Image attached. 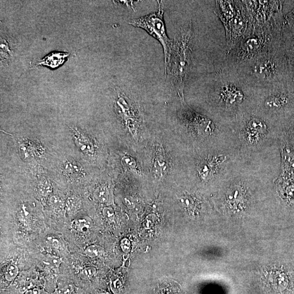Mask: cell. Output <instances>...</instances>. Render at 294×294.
Segmentation results:
<instances>
[{
    "mask_svg": "<svg viewBox=\"0 0 294 294\" xmlns=\"http://www.w3.org/2000/svg\"><path fill=\"white\" fill-rule=\"evenodd\" d=\"M232 69L253 90L286 83V63L281 47L259 54Z\"/></svg>",
    "mask_w": 294,
    "mask_h": 294,
    "instance_id": "6da1fadb",
    "label": "cell"
},
{
    "mask_svg": "<svg viewBox=\"0 0 294 294\" xmlns=\"http://www.w3.org/2000/svg\"><path fill=\"white\" fill-rule=\"evenodd\" d=\"M213 76L209 98L216 107L236 112L238 117L250 111L254 90L240 79L235 70L225 67Z\"/></svg>",
    "mask_w": 294,
    "mask_h": 294,
    "instance_id": "7a4b0ae2",
    "label": "cell"
},
{
    "mask_svg": "<svg viewBox=\"0 0 294 294\" xmlns=\"http://www.w3.org/2000/svg\"><path fill=\"white\" fill-rule=\"evenodd\" d=\"M278 27L254 28L249 23L244 37L228 54L226 67L235 68L259 54L281 47Z\"/></svg>",
    "mask_w": 294,
    "mask_h": 294,
    "instance_id": "3957f363",
    "label": "cell"
},
{
    "mask_svg": "<svg viewBox=\"0 0 294 294\" xmlns=\"http://www.w3.org/2000/svg\"><path fill=\"white\" fill-rule=\"evenodd\" d=\"M194 30L192 22L177 34L172 46L169 62L165 69L170 76L181 101H185L184 90L193 59Z\"/></svg>",
    "mask_w": 294,
    "mask_h": 294,
    "instance_id": "277c9868",
    "label": "cell"
},
{
    "mask_svg": "<svg viewBox=\"0 0 294 294\" xmlns=\"http://www.w3.org/2000/svg\"><path fill=\"white\" fill-rule=\"evenodd\" d=\"M294 103V92L287 83L254 90L250 111L266 121L287 114Z\"/></svg>",
    "mask_w": 294,
    "mask_h": 294,
    "instance_id": "5b68a950",
    "label": "cell"
},
{
    "mask_svg": "<svg viewBox=\"0 0 294 294\" xmlns=\"http://www.w3.org/2000/svg\"><path fill=\"white\" fill-rule=\"evenodd\" d=\"M157 11L133 19L130 24L133 27L141 28L148 32L151 36L157 39L163 48L165 58V69L167 68L170 58L172 40L168 37L163 20L165 11L162 2L158 1Z\"/></svg>",
    "mask_w": 294,
    "mask_h": 294,
    "instance_id": "8992f818",
    "label": "cell"
},
{
    "mask_svg": "<svg viewBox=\"0 0 294 294\" xmlns=\"http://www.w3.org/2000/svg\"><path fill=\"white\" fill-rule=\"evenodd\" d=\"M249 22L254 28H265L278 24L279 3L267 1H244Z\"/></svg>",
    "mask_w": 294,
    "mask_h": 294,
    "instance_id": "52a82bcc",
    "label": "cell"
},
{
    "mask_svg": "<svg viewBox=\"0 0 294 294\" xmlns=\"http://www.w3.org/2000/svg\"><path fill=\"white\" fill-rule=\"evenodd\" d=\"M124 123L130 133L133 135L135 142L139 140V135L145 136L144 117L138 106L131 99L120 97L117 101Z\"/></svg>",
    "mask_w": 294,
    "mask_h": 294,
    "instance_id": "ba28073f",
    "label": "cell"
},
{
    "mask_svg": "<svg viewBox=\"0 0 294 294\" xmlns=\"http://www.w3.org/2000/svg\"><path fill=\"white\" fill-rule=\"evenodd\" d=\"M236 15L227 23L223 25L226 30L227 55L244 37L249 24L244 1H236Z\"/></svg>",
    "mask_w": 294,
    "mask_h": 294,
    "instance_id": "9c48e42d",
    "label": "cell"
},
{
    "mask_svg": "<svg viewBox=\"0 0 294 294\" xmlns=\"http://www.w3.org/2000/svg\"><path fill=\"white\" fill-rule=\"evenodd\" d=\"M71 129L74 141L77 148L89 157H96L99 149L97 141L91 136L78 128H71Z\"/></svg>",
    "mask_w": 294,
    "mask_h": 294,
    "instance_id": "30bf717a",
    "label": "cell"
},
{
    "mask_svg": "<svg viewBox=\"0 0 294 294\" xmlns=\"http://www.w3.org/2000/svg\"><path fill=\"white\" fill-rule=\"evenodd\" d=\"M158 152L154 153V157L153 161L152 174L155 178H164L168 175L169 172V158L167 154L163 152L162 145L160 149H157Z\"/></svg>",
    "mask_w": 294,
    "mask_h": 294,
    "instance_id": "8fae6325",
    "label": "cell"
},
{
    "mask_svg": "<svg viewBox=\"0 0 294 294\" xmlns=\"http://www.w3.org/2000/svg\"><path fill=\"white\" fill-rule=\"evenodd\" d=\"M214 13L223 25L226 24L237 14L236 1H216Z\"/></svg>",
    "mask_w": 294,
    "mask_h": 294,
    "instance_id": "7c38bea8",
    "label": "cell"
},
{
    "mask_svg": "<svg viewBox=\"0 0 294 294\" xmlns=\"http://www.w3.org/2000/svg\"><path fill=\"white\" fill-rule=\"evenodd\" d=\"M61 171L66 178L71 180L79 179L86 175L85 170L81 164L73 159H68L64 161Z\"/></svg>",
    "mask_w": 294,
    "mask_h": 294,
    "instance_id": "4fadbf2b",
    "label": "cell"
},
{
    "mask_svg": "<svg viewBox=\"0 0 294 294\" xmlns=\"http://www.w3.org/2000/svg\"><path fill=\"white\" fill-rule=\"evenodd\" d=\"M69 56L67 53H60V52H54V53L46 56L40 60L38 65H43L50 67L51 68H56L62 65L65 62V58Z\"/></svg>",
    "mask_w": 294,
    "mask_h": 294,
    "instance_id": "5bb4252c",
    "label": "cell"
},
{
    "mask_svg": "<svg viewBox=\"0 0 294 294\" xmlns=\"http://www.w3.org/2000/svg\"><path fill=\"white\" fill-rule=\"evenodd\" d=\"M93 196L95 200L99 203H106L109 200L110 192L107 185L103 184L98 185L95 189Z\"/></svg>",
    "mask_w": 294,
    "mask_h": 294,
    "instance_id": "9a60e30c",
    "label": "cell"
},
{
    "mask_svg": "<svg viewBox=\"0 0 294 294\" xmlns=\"http://www.w3.org/2000/svg\"><path fill=\"white\" fill-rule=\"evenodd\" d=\"M73 227L77 231L85 233L93 227V221L89 217L79 219L74 221Z\"/></svg>",
    "mask_w": 294,
    "mask_h": 294,
    "instance_id": "2e32d148",
    "label": "cell"
},
{
    "mask_svg": "<svg viewBox=\"0 0 294 294\" xmlns=\"http://www.w3.org/2000/svg\"><path fill=\"white\" fill-rule=\"evenodd\" d=\"M38 190L41 196L43 197L48 196L52 192V186L49 181L45 178H42L39 181Z\"/></svg>",
    "mask_w": 294,
    "mask_h": 294,
    "instance_id": "e0dca14e",
    "label": "cell"
},
{
    "mask_svg": "<svg viewBox=\"0 0 294 294\" xmlns=\"http://www.w3.org/2000/svg\"><path fill=\"white\" fill-rule=\"evenodd\" d=\"M67 212L69 214H73L79 208L80 201L75 197H69L66 202Z\"/></svg>",
    "mask_w": 294,
    "mask_h": 294,
    "instance_id": "ac0fdd59",
    "label": "cell"
},
{
    "mask_svg": "<svg viewBox=\"0 0 294 294\" xmlns=\"http://www.w3.org/2000/svg\"><path fill=\"white\" fill-rule=\"evenodd\" d=\"M18 274V268L14 264L8 265L5 272L6 279L8 281H12Z\"/></svg>",
    "mask_w": 294,
    "mask_h": 294,
    "instance_id": "d6986e66",
    "label": "cell"
},
{
    "mask_svg": "<svg viewBox=\"0 0 294 294\" xmlns=\"http://www.w3.org/2000/svg\"><path fill=\"white\" fill-rule=\"evenodd\" d=\"M102 253V247L96 245H91L85 250L86 255L91 258L99 257Z\"/></svg>",
    "mask_w": 294,
    "mask_h": 294,
    "instance_id": "ffe728a7",
    "label": "cell"
},
{
    "mask_svg": "<svg viewBox=\"0 0 294 294\" xmlns=\"http://www.w3.org/2000/svg\"><path fill=\"white\" fill-rule=\"evenodd\" d=\"M97 272L96 268L94 267H88L85 268L81 272V278L83 279H89Z\"/></svg>",
    "mask_w": 294,
    "mask_h": 294,
    "instance_id": "44dd1931",
    "label": "cell"
},
{
    "mask_svg": "<svg viewBox=\"0 0 294 294\" xmlns=\"http://www.w3.org/2000/svg\"><path fill=\"white\" fill-rule=\"evenodd\" d=\"M102 215L103 217H104L108 220H111L114 219L115 216V211L113 208L111 207H105L104 208L102 209Z\"/></svg>",
    "mask_w": 294,
    "mask_h": 294,
    "instance_id": "7402d4cb",
    "label": "cell"
},
{
    "mask_svg": "<svg viewBox=\"0 0 294 294\" xmlns=\"http://www.w3.org/2000/svg\"><path fill=\"white\" fill-rule=\"evenodd\" d=\"M50 203L55 207L57 208H60L63 206V203L60 198L57 196L52 197L50 199Z\"/></svg>",
    "mask_w": 294,
    "mask_h": 294,
    "instance_id": "603a6c76",
    "label": "cell"
},
{
    "mask_svg": "<svg viewBox=\"0 0 294 294\" xmlns=\"http://www.w3.org/2000/svg\"><path fill=\"white\" fill-rule=\"evenodd\" d=\"M121 247H122L123 251L127 253V252L129 251L130 248H131V244H130V241H128L127 239L123 240L122 241V244H121Z\"/></svg>",
    "mask_w": 294,
    "mask_h": 294,
    "instance_id": "cb8c5ba5",
    "label": "cell"
},
{
    "mask_svg": "<svg viewBox=\"0 0 294 294\" xmlns=\"http://www.w3.org/2000/svg\"><path fill=\"white\" fill-rule=\"evenodd\" d=\"M102 294H110V293H102Z\"/></svg>",
    "mask_w": 294,
    "mask_h": 294,
    "instance_id": "d4e9b609",
    "label": "cell"
}]
</instances>
